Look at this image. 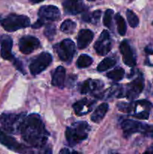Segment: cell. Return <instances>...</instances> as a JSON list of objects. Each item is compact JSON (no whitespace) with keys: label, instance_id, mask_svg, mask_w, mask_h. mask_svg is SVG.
Here are the masks:
<instances>
[{"label":"cell","instance_id":"cell-20","mask_svg":"<svg viewBox=\"0 0 153 154\" xmlns=\"http://www.w3.org/2000/svg\"><path fill=\"white\" fill-rule=\"evenodd\" d=\"M109 109V106L108 104L106 103H102L94 110L93 114L91 116L92 121L94 123H99L102 120L104 119V116L106 115V112Z\"/></svg>","mask_w":153,"mask_h":154},{"label":"cell","instance_id":"cell-2","mask_svg":"<svg viewBox=\"0 0 153 154\" xmlns=\"http://www.w3.org/2000/svg\"><path fill=\"white\" fill-rule=\"evenodd\" d=\"M90 129L89 125L85 121L76 122L68 127L65 137L69 145L73 147L86 139Z\"/></svg>","mask_w":153,"mask_h":154},{"label":"cell","instance_id":"cell-1","mask_svg":"<svg viewBox=\"0 0 153 154\" xmlns=\"http://www.w3.org/2000/svg\"><path fill=\"white\" fill-rule=\"evenodd\" d=\"M20 133L25 142L35 148L44 147L49 137V132L37 114H31L24 118L20 127Z\"/></svg>","mask_w":153,"mask_h":154},{"label":"cell","instance_id":"cell-25","mask_svg":"<svg viewBox=\"0 0 153 154\" xmlns=\"http://www.w3.org/2000/svg\"><path fill=\"white\" fill-rule=\"evenodd\" d=\"M115 20L116 23L117 29H118V34L122 36L124 35L126 33V31H127V28H126V23L124 18L121 16L120 14H116L115 16Z\"/></svg>","mask_w":153,"mask_h":154},{"label":"cell","instance_id":"cell-5","mask_svg":"<svg viewBox=\"0 0 153 154\" xmlns=\"http://www.w3.org/2000/svg\"><path fill=\"white\" fill-rule=\"evenodd\" d=\"M26 117V113L7 114L4 113L0 116V123L3 129L11 134L20 133V127Z\"/></svg>","mask_w":153,"mask_h":154},{"label":"cell","instance_id":"cell-24","mask_svg":"<svg viewBox=\"0 0 153 154\" xmlns=\"http://www.w3.org/2000/svg\"><path fill=\"white\" fill-rule=\"evenodd\" d=\"M93 63V60L91 57L86 54H81L77 59L76 61V66L79 69H84L91 66Z\"/></svg>","mask_w":153,"mask_h":154},{"label":"cell","instance_id":"cell-12","mask_svg":"<svg viewBox=\"0 0 153 154\" xmlns=\"http://www.w3.org/2000/svg\"><path fill=\"white\" fill-rule=\"evenodd\" d=\"M120 52L123 57V62L129 67H134L136 65V57L130 44L127 40H124L120 44Z\"/></svg>","mask_w":153,"mask_h":154},{"label":"cell","instance_id":"cell-22","mask_svg":"<svg viewBox=\"0 0 153 154\" xmlns=\"http://www.w3.org/2000/svg\"><path fill=\"white\" fill-rule=\"evenodd\" d=\"M116 63V59L112 58V57H106L99 63L97 69L98 72H104V71L108 70V69L113 67Z\"/></svg>","mask_w":153,"mask_h":154},{"label":"cell","instance_id":"cell-33","mask_svg":"<svg viewBox=\"0 0 153 154\" xmlns=\"http://www.w3.org/2000/svg\"><path fill=\"white\" fill-rule=\"evenodd\" d=\"M44 24V20L42 19V18L39 17V19L32 26L33 29H39Z\"/></svg>","mask_w":153,"mask_h":154},{"label":"cell","instance_id":"cell-7","mask_svg":"<svg viewBox=\"0 0 153 154\" xmlns=\"http://www.w3.org/2000/svg\"><path fill=\"white\" fill-rule=\"evenodd\" d=\"M52 56L47 52H43L34 58L29 65L30 72L32 75H37L46 69L52 63Z\"/></svg>","mask_w":153,"mask_h":154},{"label":"cell","instance_id":"cell-10","mask_svg":"<svg viewBox=\"0 0 153 154\" xmlns=\"http://www.w3.org/2000/svg\"><path fill=\"white\" fill-rule=\"evenodd\" d=\"M0 143L7 147L10 150L17 153H28L27 147L22 144H19L13 137L8 135L5 132H3L0 128Z\"/></svg>","mask_w":153,"mask_h":154},{"label":"cell","instance_id":"cell-4","mask_svg":"<svg viewBox=\"0 0 153 154\" xmlns=\"http://www.w3.org/2000/svg\"><path fill=\"white\" fill-rule=\"evenodd\" d=\"M0 23L5 31L11 32L30 26V19L26 15L10 14L0 20Z\"/></svg>","mask_w":153,"mask_h":154},{"label":"cell","instance_id":"cell-30","mask_svg":"<svg viewBox=\"0 0 153 154\" xmlns=\"http://www.w3.org/2000/svg\"><path fill=\"white\" fill-rule=\"evenodd\" d=\"M118 109L122 112L130 113L134 111V103H127V102H119L117 104Z\"/></svg>","mask_w":153,"mask_h":154},{"label":"cell","instance_id":"cell-23","mask_svg":"<svg viewBox=\"0 0 153 154\" xmlns=\"http://www.w3.org/2000/svg\"><path fill=\"white\" fill-rule=\"evenodd\" d=\"M124 75V70L122 68H116L114 70L106 73V77L113 81H120Z\"/></svg>","mask_w":153,"mask_h":154},{"label":"cell","instance_id":"cell-17","mask_svg":"<svg viewBox=\"0 0 153 154\" xmlns=\"http://www.w3.org/2000/svg\"><path fill=\"white\" fill-rule=\"evenodd\" d=\"M104 88V84L101 81L98 80L88 79L84 81L80 87V93L82 94L92 93L94 96L97 94L98 92L100 91Z\"/></svg>","mask_w":153,"mask_h":154},{"label":"cell","instance_id":"cell-28","mask_svg":"<svg viewBox=\"0 0 153 154\" xmlns=\"http://www.w3.org/2000/svg\"><path fill=\"white\" fill-rule=\"evenodd\" d=\"M113 15V10L112 9H107L106 10L104 16L103 22L104 25L106 27V28L112 29V17Z\"/></svg>","mask_w":153,"mask_h":154},{"label":"cell","instance_id":"cell-38","mask_svg":"<svg viewBox=\"0 0 153 154\" xmlns=\"http://www.w3.org/2000/svg\"><path fill=\"white\" fill-rule=\"evenodd\" d=\"M152 26H153V22H152Z\"/></svg>","mask_w":153,"mask_h":154},{"label":"cell","instance_id":"cell-34","mask_svg":"<svg viewBox=\"0 0 153 154\" xmlns=\"http://www.w3.org/2000/svg\"><path fill=\"white\" fill-rule=\"evenodd\" d=\"M60 153H70V151L69 150H68V149H65V148H63L62 150H61L59 151Z\"/></svg>","mask_w":153,"mask_h":154},{"label":"cell","instance_id":"cell-35","mask_svg":"<svg viewBox=\"0 0 153 154\" xmlns=\"http://www.w3.org/2000/svg\"><path fill=\"white\" fill-rule=\"evenodd\" d=\"M44 1V0H29V2L32 4H37V3L41 2Z\"/></svg>","mask_w":153,"mask_h":154},{"label":"cell","instance_id":"cell-26","mask_svg":"<svg viewBox=\"0 0 153 154\" xmlns=\"http://www.w3.org/2000/svg\"><path fill=\"white\" fill-rule=\"evenodd\" d=\"M76 23L74 22L71 20H65L64 22L62 23L60 29L62 32L64 33H68V34H71L75 31L76 29Z\"/></svg>","mask_w":153,"mask_h":154},{"label":"cell","instance_id":"cell-9","mask_svg":"<svg viewBox=\"0 0 153 154\" xmlns=\"http://www.w3.org/2000/svg\"><path fill=\"white\" fill-rule=\"evenodd\" d=\"M144 88V78L141 73L139 74L137 77L132 81L130 84L128 85V89L126 90L125 94L128 99L129 100H134L142 93Z\"/></svg>","mask_w":153,"mask_h":154},{"label":"cell","instance_id":"cell-21","mask_svg":"<svg viewBox=\"0 0 153 154\" xmlns=\"http://www.w3.org/2000/svg\"><path fill=\"white\" fill-rule=\"evenodd\" d=\"M100 15H101V11L96 10L91 14L87 13V12L85 13L82 16V19L85 22L92 23L94 24H97L99 22V20H100Z\"/></svg>","mask_w":153,"mask_h":154},{"label":"cell","instance_id":"cell-8","mask_svg":"<svg viewBox=\"0 0 153 154\" xmlns=\"http://www.w3.org/2000/svg\"><path fill=\"white\" fill-rule=\"evenodd\" d=\"M94 48L96 53L100 56L106 55L110 51L112 48V42L109 32L104 30L100 33L99 38L94 43Z\"/></svg>","mask_w":153,"mask_h":154},{"label":"cell","instance_id":"cell-27","mask_svg":"<svg viewBox=\"0 0 153 154\" xmlns=\"http://www.w3.org/2000/svg\"><path fill=\"white\" fill-rule=\"evenodd\" d=\"M126 16H127L128 22L132 28H135L139 25V18L131 10L128 9L126 11Z\"/></svg>","mask_w":153,"mask_h":154},{"label":"cell","instance_id":"cell-19","mask_svg":"<svg viewBox=\"0 0 153 154\" xmlns=\"http://www.w3.org/2000/svg\"><path fill=\"white\" fill-rule=\"evenodd\" d=\"M65 69L62 66H58L54 71L52 76V84L55 87L62 89L64 86L65 79Z\"/></svg>","mask_w":153,"mask_h":154},{"label":"cell","instance_id":"cell-32","mask_svg":"<svg viewBox=\"0 0 153 154\" xmlns=\"http://www.w3.org/2000/svg\"><path fill=\"white\" fill-rule=\"evenodd\" d=\"M132 116L137 119H140V120H147L149 117V111H140V112L133 114Z\"/></svg>","mask_w":153,"mask_h":154},{"label":"cell","instance_id":"cell-6","mask_svg":"<svg viewBox=\"0 0 153 154\" xmlns=\"http://www.w3.org/2000/svg\"><path fill=\"white\" fill-rule=\"evenodd\" d=\"M53 49L62 61L70 64L75 54L76 46L71 39L66 38L59 43L56 44L53 46Z\"/></svg>","mask_w":153,"mask_h":154},{"label":"cell","instance_id":"cell-37","mask_svg":"<svg viewBox=\"0 0 153 154\" xmlns=\"http://www.w3.org/2000/svg\"><path fill=\"white\" fill-rule=\"evenodd\" d=\"M87 1H90V2H92V1H95V0H87Z\"/></svg>","mask_w":153,"mask_h":154},{"label":"cell","instance_id":"cell-29","mask_svg":"<svg viewBox=\"0 0 153 154\" xmlns=\"http://www.w3.org/2000/svg\"><path fill=\"white\" fill-rule=\"evenodd\" d=\"M44 33V35L50 41H52L54 38V36L56 35V26L52 23L46 24Z\"/></svg>","mask_w":153,"mask_h":154},{"label":"cell","instance_id":"cell-3","mask_svg":"<svg viewBox=\"0 0 153 154\" xmlns=\"http://www.w3.org/2000/svg\"><path fill=\"white\" fill-rule=\"evenodd\" d=\"M121 126L123 130V135L125 138L134 133H140L145 136L153 137V125L126 119L122 123Z\"/></svg>","mask_w":153,"mask_h":154},{"label":"cell","instance_id":"cell-11","mask_svg":"<svg viewBox=\"0 0 153 154\" xmlns=\"http://www.w3.org/2000/svg\"><path fill=\"white\" fill-rule=\"evenodd\" d=\"M40 42L37 38L31 35L23 36L19 41L20 51L24 54H29L40 47Z\"/></svg>","mask_w":153,"mask_h":154},{"label":"cell","instance_id":"cell-18","mask_svg":"<svg viewBox=\"0 0 153 154\" xmlns=\"http://www.w3.org/2000/svg\"><path fill=\"white\" fill-rule=\"evenodd\" d=\"M94 38V33L89 29H81L77 35V47L82 50L90 45Z\"/></svg>","mask_w":153,"mask_h":154},{"label":"cell","instance_id":"cell-36","mask_svg":"<svg viewBox=\"0 0 153 154\" xmlns=\"http://www.w3.org/2000/svg\"><path fill=\"white\" fill-rule=\"evenodd\" d=\"M145 153H153V147H150L148 150L145 151Z\"/></svg>","mask_w":153,"mask_h":154},{"label":"cell","instance_id":"cell-16","mask_svg":"<svg viewBox=\"0 0 153 154\" xmlns=\"http://www.w3.org/2000/svg\"><path fill=\"white\" fill-rule=\"evenodd\" d=\"M95 104L96 101L90 100L86 98H84L74 104L73 108L76 115L82 116L92 111Z\"/></svg>","mask_w":153,"mask_h":154},{"label":"cell","instance_id":"cell-31","mask_svg":"<svg viewBox=\"0 0 153 154\" xmlns=\"http://www.w3.org/2000/svg\"><path fill=\"white\" fill-rule=\"evenodd\" d=\"M145 51L147 54V58H146V64L148 65V66H153V50L147 48H146Z\"/></svg>","mask_w":153,"mask_h":154},{"label":"cell","instance_id":"cell-14","mask_svg":"<svg viewBox=\"0 0 153 154\" xmlns=\"http://www.w3.org/2000/svg\"><path fill=\"white\" fill-rule=\"evenodd\" d=\"M0 45H1V57L4 60L12 61L15 60L13 54H11L13 40L7 35H3L0 37Z\"/></svg>","mask_w":153,"mask_h":154},{"label":"cell","instance_id":"cell-13","mask_svg":"<svg viewBox=\"0 0 153 154\" xmlns=\"http://www.w3.org/2000/svg\"><path fill=\"white\" fill-rule=\"evenodd\" d=\"M38 16L45 20L56 21L61 18V13L59 9L54 5H44L40 8L38 11Z\"/></svg>","mask_w":153,"mask_h":154},{"label":"cell","instance_id":"cell-15","mask_svg":"<svg viewBox=\"0 0 153 154\" xmlns=\"http://www.w3.org/2000/svg\"><path fill=\"white\" fill-rule=\"evenodd\" d=\"M62 6L66 14L76 15L85 11V5L82 0H64Z\"/></svg>","mask_w":153,"mask_h":154}]
</instances>
